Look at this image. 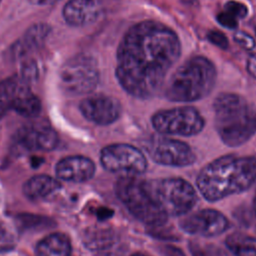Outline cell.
Masks as SVG:
<instances>
[{"instance_id":"1","label":"cell","mask_w":256,"mask_h":256,"mask_svg":"<svg viewBox=\"0 0 256 256\" xmlns=\"http://www.w3.org/2000/svg\"><path fill=\"white\" fill-rule=\"evenodd\" d=\"M180 51L179 38L172 29L154 20L141 21L130 27L119 43L116 78L129 95L150 98L162 87Z\"/></svg>"},{"instance_id":"2","label":"cell","mask_w":256,"mask_h":256,"mask_svg":"<svg viewBox=\"0 0 256 256\" xmlns=\"http://www.w3.org/2000/svg\"><path fill=\"white\" fill-rule=\"evenodd\" d=\"M256 181V159L226 155L206 165L198 174L197 188L208 201H217L249 189Z\"/></svg>"},{"instance_id":"3","label":"cell","mask_w":256,"mask_h":256,"mask_svg":"<svg viewBox=\"0 0 256 256\" xmlns=\"http://www.w3.org/2000/svg\"><path fill=\"white\" fill-rule=\"evenodd\" d=\"M216 131L229 147L246 143L256 133V111L242 96L222 93L213 103Z\"/></svg>"},{"instance_id":"4","label":"cell","mask_w":256,"mask_h":256,"mask_svg":"<svg viewBox=\"0 0 256 256\" xmlns=\"http://www.w3.org/2000/svg\"><path fill=\"white\" fill-rule=\"evenodd\" d=\"M216 77V68L209 59L204 56L191 57L170 76L164 88V95L174 102L200 100L211 92Z\"/></svg>"},{"instance_id":"5","label":"cell","mask_w":256,"mask_h":256,"mask_svg":"<svg viewBox=\"0 0 256 256\" xmlns=\"http://www.w3.org/2000/svg\"><path fill=\"white\" fill-rule=\"evenodd\" d=\"M115 191L129 212L141 222L155 228L166 223L168 216L150 195L145 180L133 176H122L116 182Z\"/></svg>"},{"instance_id":"6","label":"cell","mask_w":256,"mask_h":256,"mask_svg":"<svg viewBox=\"0 0 256 256\" xmlns=\"http://www.w3.org/2000/svg\"><path fill=\"white\" fill-rule=\"evenodd\" d=\"M146 187L160 209L167 216H180L190 211L197 202L194 187L181 178L145 180Z\"/></svg>"},{"instance_id":"7","label":"cell","mask_w":256,"mask_h":256,"mask_svg":"<svg viewBox=\"0 0 256 256\" xmlns=\"http://www.w3.org/2000/svg\"><path fill=\"white\" fill-rule=\"evenodd\" d=\"M59 78L62 89L69 95L79 96L91 93L99 81L97 63L88 55H77L62 66Z\"/></svg>"},{"instance_id":"8","label":"cell","mask_w":256,"mask_h":256,"mask_svg":"<svg viewBox=\"0 0 256 256\" xmlns=\"http://www.w3.org/2000/svg\"><path fill=\"white\" fill-rule=\"evenodd\" d=\"M151 122L161 134L186 137L200 133L205 125L199 111L190 106L160 110L152 116Z\"/></svg>"},{"instance_id":"9","label":"cell","mask_w":256,"mask_h":256,"mask_svg":"<svg viewBox=\"0 0 256 256\" xmlns=\"http://www.w3.org/2000/svg\"><path fill=\"white\" fill-rule=\"evenodd\" d=\"M102 166L113 173L122 176L137 177L146 171L147 160L144 154L136 147L117 143L104 147L100 153Z\"/></svg>"},{"instance_id":"10","label":"cell","mask_w":256,"mask_h":256,"mask_svg":"<svg viewBox=\"0 0 256 256\" xmlns=\"http://www.w3.org/2000/svg\"><path fill=\"white\" fill-rule=\"evenodd\" d=\"M149 157L156 163L173 167L192 165L196 156L191 147L179 140L161 135H152L144 145Z\"/></svg>"},{"instance_id":"11","label":"cell","mask_w":256,"mask_h":256,"mask_svg":"<svg viewBox=\"0 0 256 256\" xmlns=\"http://www.w3.org/2000/svg\"><path fill=\"white\" fill-rule=\"evenodd\" d=\"M229 226L226 217L219 211L204 209L192 213L180 221V227L186 233L203 237H214L223 233Z\"/></svg>"},{"instance_id":"12","label":"cell","mask_w":256,"mask_h":256,"mask_svg":"<svg viewBox=\"0 0 256 256\" xmlns=\"http://www.w3.org/2000/svg\"><path fill=\"white\" fill-rule=\"evenodd\" d=\"M80 111L90 122L109 125L120 117L121 105L117 99L99 94L85 98L80 103Z\"/></svg>"},{"instance_id":"13","label":"cell","mask_w":256,"mask_h":256,"mask_svg":"<svg viewBox=\"0 0 256 256\" xmlns=\"http://www.w3.org/2000/svg\"><path fill=\"white\" fill-rule=\"evenodd\" d=\"M17 140L26 149L49 151L57 145L58 137L49 124L34 123L22 127L18 131Z\"/></svg>"},{"instance_id":"14","label":"cell","mask_w":256,"mask_h":256,"mask_svg":"<svg viewBox=\"0 0 256 256\" xmlns=\"http://www.w3.org/2000/svg\"><path fill=\"white\" fill-rule=\"evenodd\" d=\"M102 10L100 0H69L63 8V17L69 25L82 27L95 22Z\"/></svg>"},{"instance_id":"15","label":"cell","mask_w":256,"mask_h":256,"mask_svg":"<svg viewBox=\"0 0 256 256\" xmlns=\"http://www.w3.org/2000/svg\"><path fill=\"white\" fill-rule=\"evenodd\" d=\"M58 178L65 181L84 182L91 179L95 173L92 160L84 156H69L61 159L55 167Z\"/></svg>"},{"instance_id":"16","label":"cell","mask_w":256,"mask_h":256,"mask_svg":"<svg viewBox=\"0 0 256 256\" xmlns=\"http://www.w3.org/2000/svg\"><path fill=\"white\" fill-rule=\"evenodd\" d=\"M12 109L25 117H35L41 111V103L39 98L31 92L28 84L22 80H19Z\"/></svg>"},{"instance_id":"17","label":"cell","mask_w":256,"mask_h":256,"mask_svg":"<svg viewBox=\"0 0 256 256\" xmlns=\"http://www.w3.org/2000/svg\"><path fill=\"white\" fill-rule=\"evenodd\" d=\"M71 244L68 237L61 233L50 234L39 242L36 256H70Z\"/></svg>"},{"instance_id":"18","label":"cell","mask_w":256,"mask_h":256,"mask_svg":"<svg viewBox=\"0 0 256 256\" xmlns=\"http://www.w3.org/2000/svg\"><path fill=\"white\" fill-rule=\"evenodd\" d=\"M60 187L59 182L48 175H36L23 185V193L30 199L44 198Z\"/></svg>"},{"instance_id":"19","label":"cell","mask_w":256,"mask_h":256,"mask_svg":"<svg viewBox=\"0 0 256 256\" xmlns=\"http://www.w3.org/2000/svg\"><path fill=\"white\" fill-rule=\"evenodd\" d=\"M49 34V26L44 23L33 25L24 34L22 39L15 45L14 53L16 55H24L31 50L38 48Z\"/></svg>"},{"instance_id":"20","label":"cell","mask_w":256,"mask_h":256,"mask_svg":"<svg viewBox=\"0 0 256 256\" xmlns=\"http://www.w3.org/2000/svg\"><path fill=\"white\" fill-rule=\"evenodd\" d=\"M226 244L236 256H256V237L233 233L227 237Z\"/></svg>"},{"instance_id":"21","label":"cell","mask_w":256,"mask_h":256,"mask_svg":"<svg viewBox=\"0 0 256 256\" xmlns=\"http://www.w3.org/2000/svg\"><path fill=\"white\" fill-rule=\"evenodd\" d=\"M19 79L10 78L0 81V119L12 109V104L15 96Z\"/></svg>"},{"instance_id":"22","label":"cell","mask_w":256,"mask_h":256,"mask_svg":"<svg viewBox=\"0 0 256 256\" xmlns=\"http://www.w3.org/2000/svg\"><path fill=\"white\" fill-rule=\"evenodd\" d=\"M16 245V235L5 223L0 222V252L12 250Z\"/></svg>"},{"instance_id":"23","label":"cell","mask_w":256,"mask_h":256,"mask_svg":"<svg viewBox=\"0 0 256 256\" xmlns=\"http://www.w3.org/2000/svg\"><path fill=\"white\" fill-rule=\"evenodd\" d=\"M225 12L231 14L236 19H242L247 16L248 9L245 4L238 1H228L224 5Z\"/></svg>"},{"instance_id":"24","label":"cell","mask_w":256,"mask_h":256,"mask_svg":"<svg viewBox=\"0 0 256 256\" xmlns=\"http://www.w3.org/2000/svg\"><path fill=\"white\" fill-rule=\"evenodd\" d=\"M233 38H234V41L236 43H238V45H240L242 48H244L246 50H252L255 48L256 43H255L254 38L250 34L244 32V31H237L234 34Z\"/></svg>"},{"instance_id":"25","label":"cell","mask_w":256,"mask_h":256,"mask_svg":"<svg viewBox=\"0 0 256 256\" xmlns=\"http://www.w3.org/2000/svg\"><path fill=\"white\" fill-rule=\"evenodd\" d=\"M207 39L214 44L215 46L221 48V49H227L228 48V39L225 36V34H223L220 31H216V30H211L207 33Z\"/></svg>"},{"instance_id":"26","label":"cell","mask_w":256,"mask_h":256,"mask_svg":"<svg viewBox=\"0 0 256 256\" xmlns=\"http://www.w3.org/2000/svg\"><path fill=\"white\" fill-rule=\"evenodd\" d=\"M238 19H236L234 16L227 12H221L217 15V21L220 25L223 27L229 28V29H235L238 26Z\"/></svg>"},{"instance_id":"27","label":"cell","mask_w":256,"mask_h":256,"mask_svg":"<svg viewBox=\"0 0 256 256\" xmlns=\"http://www.w3.org/2000/svg\"><path fill=\"white\" fill-rule=\"evenodd\" d=\"M246 67H247L248 73H249L253 78L256 79V55L251 54V55L248 57Z\"/></svg>"},{"instance_id":"28","label":"cell","mask_w":256,"mask_h":256,"mask_svg":"<svg viewBox=\"0 0 256 256\" xmlns=\"http://www.w3.org/2000/svg\"><path fill=\"white\" fill-rule=\"evenodd\" d=\"M163 255L164 256H185L184 253L173 246H166L163 248Z\"/></svg>"},{"instance_id":"29","label":"cell","mask_w":256,"mask_h":256,"mask_svg":"<svg viewBox=\"0 0 256 256\" xmlns=\"http://www.w3.org/2000/svg\"><path fill=\"white\" fill-rule=\"evenodd\" d=\"M35 1L39 4H50V3H53V2L58 1V0H35Z\"/></svg>"},{"instance_id":"30","label":"cell","mask_w":256,"mask_h":256,"mask_svg":"<svg viewBox=\"0 0 256 256\" xmlns=\"http://www.w3.org/2000/svg\"><path fill=\"white\" fill-rule=\"evenodd\" d=\"M254 211H255V214H256V197L254 199Z\"/></svg>"},{"instance_id":"31","label":"cell","mask_w":256,"mask_h":256,"mask_svg":"<svg viewBox=\"0 0 256 256\" xmlns=\"http://www.w3.org/2000/svg\"><path fill=\"white\" fill-rule=\"evenodd\" d=\"M132 256H146V255H143V254H140V253H137V254H134Z\"/></svg>"}]
</instances>
